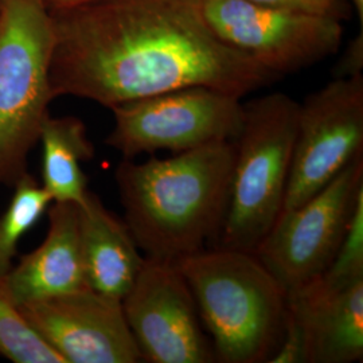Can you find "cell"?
Here are the masks:
<instances>
[{
    "label": "cell",
    "mask_w": 363,
    "mask_h": 363,
    "mask_svg": "<svg viewBox=\"0 0 363 363\" xmlns=\"http://www.w3.org/2000/svg\"><path fill=\"white\" fill-rule=\"evenodd\" d=\"M50 13L54 99L111 109L189 86L242 99L280 78L223 42L201 0H91Z\"/></svg>",
    "instance_id": "cell-1"
},
{
    "label": "cell",
    "mask_w": 363,
    "mask_h": 363,
    "mask_svg": "<svg viewBox=\"0 0 363 363\" xmlns=\"http://www.w3.org/2000/svg\"><path fill=\"white\" fill-rule=\"evenodd\" d=\"M235 143L217 142L115 172L124 220L144 257L177 262L220 233L229 205Z\"/></svg>",
    "instance_id": "cell-2"
},
{
    "label": "cell",
    "mask_w": 363,
    "mask_h": 363,
    "mask_svg": "<svg viewBox=\"0 0 363 363\" xmlns=\"http://www.w3.org/2000/svg\"><path fill=\"white\" fill-rule=\"evenodd\" d=\"M216 362H269L286 330V292L250 253L220 247L177 261Z\"/></svg>",
    "instance_id": "cell-3"
},
{
    "label": "cell",
    "mask_w": 363,
    "mask_h": 363,
    "mask_svg": "<svg viewBox=\"0 0 363 363\" xmlns=\"http://www.w3.org/2000/svg\"><path fill=\"white\" fill-rule=\"evenodd\" d=\"M244 125L235 143L222 247L250 252L283 210L298 130V103L271 93L244 104Z\"/></svg>",
    "instance_id": "cell-4"
},
{
    "label": "cell",
    "mask_w": 363,
    "mask_h": 363,
    "mask_svg": "<svg viewBox=\"0 0 363 363\" xmlns=\"http://www.w3.org/2000/svg\"><path fill=\"white\" fill-rule=\"evenodd\" d=\"M52 13L37 0H3L0 11V184L27 172L54 100Z\"/></svg>",
    "instance_id": "cell-5"
},
{
    "label": "cell",
    "mask_w": 363,
    "mask_h": 363,
    "mask_svg": "<svg viewBox=\"0 0 363 363\" xmlns=\"http://www.w3.org/2000/svg\"><path fill=\"white\" fill-rule=\"evenodd\" d=\"M111 111L115 127L105 143L124 159L235 142L245 116L240 97L208 86L166 91L116 105Z\"/></svg>",
    "instance_id": "cell-6"
},
{
    "label": "cell",
    "mask_w": 363,
    "mask_h": 363,
    "mask_svg": "<svg viewBox=\"0 0 363 363\" xmlns=\"http://www.w3.org/2000/svg\"><path fill=\"white\" fill-rule=\"evenodd\" d=\"M363 194V155L323 190L296 208L281 210L253 250L286 294L325 272Z\"/></svg>",
    "instance_id": "cell-7"
},
{
    "label": "cell",
    "mask_w": 363,
    "mask_h": 363,
    "mask_svg": "<svg viewBox=\"0 0 363 363\" xmlns=\"http://www.w3.org/2000/svg\"><path fill=\"white\" fill-rule=\"evenodd\" d=\"M223 42L277 76L313 65L337 52L343 27L327 15L274 9L247 0H201Z\"/></svg>",
    "instance_id": "cell-8"
},
{
    "label": "cell",
    "mask_w": 363,
    "mask_h": 363,
    "mask_svg": "<svg viewBox=\"0 0 363 363\" xmlns=\"http://www.w3.org/2000/svg\"><path fill=\"white\" fill-rule=\"evenodd\" d=\"M363 155V74L334 78L298 104V130L283 210L323 190Z\"/></svg>",
    "instance_id": "cell-9"
},
{
    "label": "cell",
    "mask_w": 363,
    "mask_h": 363,
    "mask_svg": "<svg viewBox=\"0 0 363 363\" xmlns=\"http://www.w3.org/2000/svg\"><path fill=\"white\" fill-rule=\"evenodd\" d=\"M121 304L144 362H216L193 292L177 262L144 257Z\"/></svg>",
    "instance_id": "cell-10"
},
{
    "label": "cell",
    "mask_w": 363,
    "mask_h": 363,
    "mask_svg": "<svg viewBox=\"0 0 363 363\" xmlns=\"http://www.w3.org/2000/svg\"><path fill=\"white\" fill-rule=\"evenodd\" d=\"M19 308L65 363L144 362L117 298L86 288Z\"/></svg>",
    "instance_id": "cell-11"
},
{
    "label": "cell",
    "mask_w": 363,
    "mask_h": 363,
    "mask_svg": "<svg viewBox=\"0 0 363 363\" xmlns=\"http://www.w3.org/2000/svg\"><path fill=\"white\" fill-rule=\"evenodd\" d=\"M45 241L1 277L16 306L91 288L79 234V205L52 202Z\"/></svg>",
    "instance_id": "cell-12"
},
{
    "label": "cell",
    "mask_w": 363,
    "mask_h": 363,
    "mask_svg": "<svg viewBox=\"0 0 363 363\" xmlns=\"http://www.w3.org/2000/svg\"><path fill=\"white\" fill-rule=\"evenodd\" d=\"M286 307L303 331L307 363L362 361L363 280L337 291L312 280L286 294Z\"/></svg>",
    "instance_id": "cell-13"
},
{
    "label": "cell",
    "mask_w": 363,
    "mask_h": 363,
    "mask_svg": "<svg viewBox=\"0 0 363 363\" xmlns=\"http://www.w3.org/2000/svg\"><path fill=\"white\" fill-rule=\"evenodd\" d=\"M79 234L88 284L121 301L144 262L125 220L105 208L99 195L88 191L79 205Z\"/></svg>",
    "instance_id": "cell-14"
},
{
    "label": "cell",
    "mask_w": 363,
    "mask_h": 363,
    "mask_svg": "<svg viewBox=\"0 0 363 363\" xmlns=\"http://www.w3.org/2000/svg\"><path fill=\"white\" fill-rule=\"evenodd\" d=\"M39 142L42 143V186L52 202L81 205L86 196L88 178L81 163L94 156V147L81 118L74 116L45 118Z\"/></svg>",
    "instance_id": "cell-15"
},
{
    "label": "cell",
    "mask_w": 363,
    "mask_h": 363,
    "mask_svg": "<svg viewBox=\"0 0 363 363\" xmlns=\"http://www.w3.org/2000/svg\"><path fill=\"white\" fill-rule=\"evenodd\" d=\"M11 202L0 217V277L13 267L21 238L52 203L50 194L28 172L13 184Z\"/></svg>",
    "instance_id": "cell-16"
},
{
    "label": "cell",
    "mask_w": 363,
    "mask_h": 363,
    "mask_svg": "<svg viewBox=\"0 0 363 363\" xmlns=\"http://www.w3.org/2000/svg\"><path fill=\"white\" fill-rule=\"evenodd\" d=\"M0 355L15 363H65L26 320L0 277Z\"/></svg>",
    "instance_id": "cell-17"
},
{
    "label": "cell",
    "mask_w": 363,
    "mask_h": 363,
    "mask_svg": "<svg viewBox=\"0 0 363 363\" xmlns=\"http://www.w3.org/2000/svg\"><path fill=\"white\" fill-rule=\"evenodd\" d=\"M359 280H363V194L358 199L347 232L334 259L325 272L313 279L316 284L335 291Z\"/></svg>",
    "instance_id": "cell-18"
},
{
    "label": "cell",
    "mask_w": 363,
    "mask_h": 363,
    "mask_svg": "<svg viewBox=\"0 0 363 363\" xmlns=\"http://www.w3.org/2000/svg\"><path fill=\"white\" fill-rule=\"evenodd\" d=\"M269 363H307V346L298 322L286 313V330Z\"/></svg>",
    "instance_id": "cell-19"
},
{
    "label": "cell",
    "mask_w": 363,
    "mask_h": 363,
    "mask_svg": "<svg viewBox=\"0 0 363 363\" xmlns=\"http://www.w3.org/2000/svg\"><path fill=\"white\" fill-rule=\"evenodd\" d=\"M259 6L286 9L301 13H318L334 16L337 19L346 18V4L345 0H247Z\"/></svg>",
    "instance_id": "cell-20"
},
{
    "label": "cell",
    "mask_w": 363,
    "mask_h": 363,
    "mask_svg": "<svg viewBox=\"0 0 363 363\" xmlns=\"http://www.w3.org/2000/svg\"><path fill=\"white\" fill-rule=\"evenodd\" d=\"M363 69V28L351 40L345 54L340 57L335 67V78L354 77L362 74Z\"/></svg>",
    "instance_id": "cell-21"
},
{
    "label": "cell",
    "mask_w": 363,
    "mask_h": 363,
    "mask_svg": "<svg viewBox=\"0 0 363 363\" xmlns=\"http://www.w3.org/2000/svg\"><path fill=\"white\" fill-rule=\"evenodd\" d=\"M37 1L40 3L49 13H55V11H61V10L88 3L91 0H37Z\"/></svg>",
    "instance_id": "cell-22"
},
{
    "label": "cell",
    "mask_w": 363,
    "mask_h": 363,
    "mask_svg": "<svg viewBox=\"0 0 363 363\" xmlns=\"http://www.w3.org/2000/svg\"><path fill=\"white\" fill-rule=\"evenodd\" d=\"M355 13L358 15L359 19V27L363 28V0H350Z\"/></svg>",
    "instance_id": "cell-23"
},
{
    "label": "cell",
    "mask_w": 363,
    "mask_h": 363,
    "mask_svg": "<svg viewBox=\"0 0 363 363\" xmlns=\"http://www.w3.org/2000/svg\"><path fill=\"white\" fill-rule=\"evenodd\" d=\"M1 6H3V0H0V11H1Z\"/></svg>",
    "instance_id": "cell-24"
}]
</instances>
